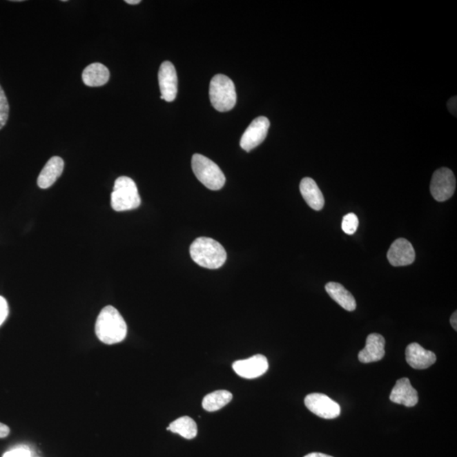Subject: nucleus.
Listing matches in <instances>:
<instances>
[{
	"instance_id": "f257e3e1",
	"label": "nucleus",
	"mask_w": 457,
	"mask_h": 457,
	"mask_svg": "<svg viewBox=\"0 0 457 457\" xmlns=\"http://www.w3.org/2000/svg\"><path fill=\"white\" fill-rule=\"evenodd\" d=\"M95 333L100 342L107 344H117L126 339L127 325L117 309L107 306L97 316Z\"/></svg>"
},
{
	"instance_id": "f03ea898",
	"label": "nucleus",
	"mask_w": 457,
	"mask_h": 457,
	"mask_svg": "<svg viewBox=\"0 0 457 457\" xmlns=\"http://www.w3.org/2000/svg\"><path fill=\"white\" fill-rule=\"evenodd\" d=\"M190 254L195 263L208 269L222 267L227 258L226 251L220 242L209 237H200L190 246Z\"/></svg>"
},
{
	"instance_id": "7ed1b4c3",
	"label": "nucleus",
	"mask_w": 457,
	"mask_h": 457,
	"mask_svg": "<svg viewBox=\"0 0 457 457\" xmlns=\"http://www.w3.org/2000/svg\"><path fill=\"white\" fill-rule=\"evenodd\" d=\"M209 97L216 110H231L237 104V92L234 82L224 75H216L212 78L209 86Z\"/></svg>"
},
{
	"instance_id": "20e7f679",
	"label": "nucleus",
	"mask_w": 457,
	"mask_h": 457,
	"mask_svg": "<svg viewBox=\"0 0 457 457\" xmlns=\"http://www.w3.org/2000/svg\"><path fill=\"white\" fill-rule=\"evenodd\" d=\"M141 205V197L136 183L127 176L116 179L111 193V206L115 211H133Z\"/></svg>"
},
{
	"instance_id": "39448f33",
	"label": "nucleus",
	"mask_w": 457,
	"mask_h": 457,
	"mask_svg": "<svg viewBox=\"0 0 457 457\" xmlns=\"http://www.w3.org/2000/svg\"><path fill=\"white\" fill-rule=\"evenodd\" d=\"M192 167L195 175L202 184L213 191H218L226 184V176L211 159L202 155H194Z\"/></svg>"
},
{
	"instance_id": "423d86ee",
	"label": "nucleus",
	"mask_w": 457,
	"mask_h": 457,
	"mask_svg": "<svg viewBox=\"0 0 457 457\" xmlns=\"http://www.w3.org/2000/svg\"><path fill=\"white\" fill-rule=\"evenodd\" d=\"M456 186L454 173L448 168H440L433 175L430 192L434 200L438 202H445L453 196Z\"/></svg>"
},
{
	"instance_id": "0eeeda50",
	"label": "nucleus",
	"mask_w": 457,
	"mask_h": 457,
	"mask_svg": "<svg viewBox=\"0 0 457 457\" xmlns=\"http://www.w3.org/2000/svg\"><path fill=\"white\" fill-rule=\"evenodd\" d=\"M304 403L310 411L322 418L334 419L340 415V405L320 393L307 396Z\"/></svg>"
},
{
	"instance_id": "6e6552de",
	"label": "nucleus",
	"mask_w": 457,
	"mask_h": 457,
	"mask_svg": "<svg viewBox=\"0 0 457 457\" xmlns=\"http://www.w3.org/2000/svg\"><path fill=\"white\" fill-rule=\"evenodd\" d=\"M271 122L264 116L253 119L242 135L241 147L246 152H250L260 146L267 137Z\"/></svg>"
},
{
	"instance_id": "1a4fd4ad",
	"label": "nucleus",
	"mask_w": 457,
	"mask_h": 457,
	"mask_svg": "<svg viewBox=\"0 0 457 457\" xmlns=\"http://www.w3.org/2000/svg\"><path fill=\"white\" fill-rule=\"evenodd\" d=\"M159 84L161 99L166 102L174 101L178 92V79L175 66L171 62L164 61L160 66Z\"/></svg>"
},
{
	"instance_id": "9d476101",
	"label": "nucleus",
	"mask_w": 457,
	"mask_h": 457,
	"mask_svg": "<svg viewBox=\"0 0 457 457\" xmlns=\"http://www.w3.org/2000/svg\"><path fill=\"white\" fill-rule=\"evenodd\" d=\"M235 373L245 378H256L264 376L269 369V362L264 355H255L245 360L235 362L232 365Z\"/></svg>"
},
{
	"instance_id": "9b49d317",
	"label": "nucleus",
	"mask_w": 457,
	"mask_h": 457,
	"mask_svg": "<svg viewBox=\"0 0 457 457\" xmlns=\"http://www.w3.org/2000/svg\"><path fill=\"white\" fill-rule=\"evenodd\" d=\"M415 250L413 245L407 239L399 238L392 243L388 251L387 257L391 264L395 267L407 266L415 261Z\"/></svg>"
},
{
	"instance_id": "f8f14e48",
	"label": "nucleus",
	"mask_w": 457,
	"mask_h": 457,
	"mask_svg": "<svg viewBox=\"0 0 457 457\" xmlns=\"http://www.w3.org/2000/svg\"><path fill=\"white\" fill-rule=\"evenodd\" d=\"M392 402L404 405L407 407H415L418 402V391L411 385L409 378H402L396 381L389 396Z\"/></svg>"
},
{
	"instance_id": "ddd939ff",
	"label": "nucleus",
	"mask_w": 457,
	"mask_h": 457,
	"mask_svg": "<svg viewBox=\"0 0 457 457\" xmlns=\"http://www.w3.org/2000/svg\"><path fill=\"white\" fill-rule=\"evenodd\" d=\"M406 359L411 368L426 369L436 362V356L433 351L425 350L418 343H411L406 349Z\"/></svg>"
},
{
	"instance_id": "4468645a",
	"label": "nucleus",
	"mask_w": 457,
	"mask_h": 457,
	"mask_svg": "<svg viewBox=\"0 0 457 457\" xmlns=\"http://www.w3.org/2000/svg\"><path fill=\"white\" fill-rule=\"evenodd\" d=\"M385 340L380 334H371L366 340V346L359 351L358 359L362 363L374 362L382 360L385 355Z\"/></svg>"
},
{
	"instance_id": "2eb2a0df",
	"label": "nucleus",
	"mask_w": 457,
	"mask_h": 457,
	"mask_svg": "<svg viewBox=\"0 0 457 457\" xmlns=\"http://www.w3.org/2000/svg\"><path fill=\"white\" fill-rule=\"evenodd\" d=\"M65 163L61 157L55 156L48 161L37 178V185L42 189L53 186L63 173Z\"/></svg>"
},
{
	"instance_id": "dca6fc26",
	"label": "nucleus",
	"mask_w": 457,
	"mask_h": 457,
	"mask_svg": "<svg viewBox=\"0 0 457 457\" xmlns=\"http://www.w3.org/2000/svg\"><path fill=\"white\" fill-rule=\"evenodd\" d=\"M300 192L307 204L314 211H320L324 208V195L312 178L306 177L302 179L300 183Z\"/></svg>"
},
{
	"instance_id": "f3484780",
	"label": "nucleus",
	"mask_w": 457,
	"mask_h": 457,
	"mask_svg": "<svg viewBox=\"0 0 457 457\" xmlns=\"http://www.w3.org/2000/svg\"><path fill=\"white\" fill-rule=\"evenodd\" d=\"M110 70L101 63H93L82 72V81L88 87H102L110 80Z\"/></svg>"
},
{
	"instance_id": "a211bd4d",
	"label": "nucleus",
	"mask_w": 457,
	"mask_h": 457,
	"mask_svg": "<svg viewBox=\"0 0 457 457\" xmlns=\"http://www.w3.org/2000/svg\"><path fill=\"white\" fill-rule=\"evenodd\" d=\"M325 290L327 291L329 297L344 309L352 312L357 308V302L351 293L344 288L342 284L336 282H329L325 286Z\"/></svg>"
},
{
	"instance_id": "6ab92c4d",
	"label": "nucleus",
	"mask_w": 457,
	"mask_h": 457,
	"mask_svg": "<svg viewBox=\"0 0 457 457\" xmlns=\"http://www.w3.org/2000/svg\"><path fill=\"white\" fill-rule=\"evenodd\" d=\"M167 430L172 433L177 434L186 440H193L197 434V426L196 422L189 417H182L172 422Z\"/></svg>"
},
{
	"instance_id": "aec40b11",
	"label": "nucleus",
	"mask_w": 457,
	"mask_h": 457,
	"mask_svg": "<svg viewBox=\"0 0 457 457\" xmlns=\"http://www.w3.org/2000/svg\"><path fill=\"white\" fill-rule=\"evenodd\" d=\"M231 393L227 391H216L206 396L202 406L207 411H216L226 407L232 400Z\"/></svg>"
},
{
	"instance_id": "412c9836",
	"label": "nucleus",
	"mask_w": 457,
	"mask_h": 457,
	"mask_svg": "<svg viewBox=\"0 0 457 457\" xmlns=\"http://www.w3.org/2000/svg\"><path fill=\"white\" fill-rule=\"evenodd\" d=\"M10 115V104L8 99L3 91L1 85H0V130H2L6 126L7 121H8Z\"/></svg>"
},
{
	"instance_id": "4be33fe9",
	"label": "nucleus",
	"mask_w": 457,
	"mask_h": 457,
	"mask_svg": "<svg viewBox=\"0 0 457 457\" xmlns=\"http://www.w3.org/2000/svg\"><path fill=\"white\" fill-rule=\"evenodd\" d=\"M358 226L359 220L355 213H347V215L343 217L342 227L344 233L353 235L357 231Z\"/></svg>"
},
{
	"instance_id": "5701e85b",
	"label": "nucleus",
	"mask_w": 457,
	"mask_h": 457,
	"mask_svg": "<svg viewBox=\"0 0 457 457\" xmlns=\"http://www.w3.org/2000/svg\"><path fill=\"white\" fill-rule=\"evenodd\" d=\"M3 457H32V455L27 447H20L6 452Z\"/></svg>"
},
{
	"instance_id": "b1692460",
	"label": "nucleus",
	"mask_w": 457,
	"mask_h": 457,
	"mask_svg": "<svg viewBox=\"0 0 457 457\" xmlns=\"http://www.w3.org/2000/svg\"><path fill=\"white\" fill-rule=\"evenodd\" d=\"M9 314V306L6 298L0 295V326L6 321Z\"/></svg>"
},
{
	"instance_id": "393cba45",
	"label": "nucleus",
	"mask_w": 457,
	"mask_h": 457,
	"mask_svg": "<svg viewBox=\"0 0 457 457\" xmlns=\"http://www.w3.org/2000/svg\"><path fill=\"white\" fill-rule=\"evenodd\" d=\"M447 107L449 110L451 112V114L456 116V97H453L449 100Z\"/></svg>"
},
{
	"instance_id": "a878e982",
	"label": "nucleus",
	"mask_w": 457,
	"mask_h": 457,
	"mask_svg": "<svg viewBox=\"0 0 457 457\" xmlns=\"http://www.w3.org/2000/svg\"><path fill=\"white\" fill-rule=\"evenodd\" d=\"M10 432L8 426L0 422V438H6L9 436Z\"/></svg>"
},
{
	"instance_id": "bb28decb",
	"label": "nucleus",
	"mask_w": 457,
	"mask_h": 457,
	"mask_svg": "<svg viewBox=\"0 0 457 457\" xmlns=\"http://www.w3.org/2000/svg\"><path fill=\"white\" fill-rule=\"evenodd\" d=\"M457 312L452 314L451 318V324L452 326V328L455 329V331H457Z\"/></svg>"
},
{
	"instance_id": "cd10ccee",
	"label": "nucleus",
	"mask_w": 457,
	"mask_h": 457,
	"mask_svg": "<svg viewBox=\"0 0 457 457\" xmlns=\"http://www.w3.org/2000/svg\"><path fill=\"white\" fill-rule=\"evenodd\" d=\"M304 457H333L331 456L323 454V453L313 452L305 456Z\"/></svg>"
},
{
	"instance_id": "c85d7f7f",
	"label": "nucleus",
	"mask_w": 457,
	"mask_h": 457,
	"mask_svg": "<svg viewBox=\"0 0 457 457\" xmlns=\"http://www.w3.org/2000/svg\"><path fill=\"white\" fill-rule=\"evenodd\" d=\"M126 3L128 5H138L141 3V0H126Z\"/></svg>"
}]
</instances>
